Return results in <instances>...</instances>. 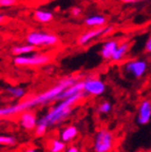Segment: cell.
<instances>
[{
  "instance_id": "7c38bea8",
  "label": "cell",
  "mask_w": 151,
  "mask_h": 152,
  "mask_svg": "<svg viewBox=\"0 0 151 152\" xmlns=\"http://www.w3.org/2000/svg\"><path fill=\"white\" fill-rule=\"evenodd\" d=\"M84 90V81L83 80H79L75 83V85L71 86V87H69L67 88L62 94L59 95V97L57 98V102H60V100H64L67 99L69 97H72L74 95L78 94V93H81Z\"/></svg>"
},
{
  "instance_id": "6da1fadb",
  "label": "cell",
  "mask_w": 151,
  "mask_h": 152,
  "mask_svg": "<svg viewBox=\"0 0 151 152\" xmlns=\"http://www.w3.org/2000/svg\"><path fill=\"white\" fill-rule=\"evenodd\" d=\"M86 96L87 95L84 92H81L74 95L72 97L60 100L52 108H50L47 111V113L43 114V116L40 117L39 123L45 125L49 129L62 125L71 116L75 104H77L80 100H83Z\"/></svg>"
},
{
  "instance_id": "52a82bcc",
  "label": "cell",
  "mask_w": 151,
  "mask_h": 152,
  "mask_svg": "<svg viewBox=\"0 0 151 152\" xmlns=\"http://www.w3.org/2000/svg\"><path fill=\"white\" fill-rule=\"evenodd\" d=\"M113 30L112 26H109V28H106V26H103V28H91L89 31L85 32L81 35L78 37L77 39V45H86L87 43H89L90 41L94 39V38L98 37V36L102 35H106L108 32H111Z\"/></svg>"
},
{
  "instance_id": "603a6c76",
  "label": "cell",
  "mask_w": 151,
  "mask_h": 152,
  "mask_svg": "<svg viewBox=\"0 0 151 152\" xmlns=\"http://www.w3.org/2000/svg\"><path fill=\"white\" fill-rule=\"evenodd\" d=\"M71 14H72V16H74V17H78L80 14H81V9H80V7H72Z\"/></svg>"
},
{
  "instance_id": "d4e9b609",
  "label": "cell",
  "mask_w": 151,
  "mask_h": 152,
  "mask_svg": "<svg viewBox=\"0 0 151 152\" xmlns=\"http://www.w3.org/2000/svg\"><path fill=\"white\" fill-rule=\"evenodd\" d=\"M65 152H79V148L74 145L69 146V147H67V149L65 150Z\"/></svg>"
},
{
  "instance_id": "7a4b0ae2",
  "label": "cell",
  "mask_w": 151,
  "mask_h": 152,
  "mask_svg": "<svg viewBox=\"0 0 151 152\" xmlns=\"http://www.w3.org/2000/svg\"><path fill=\"white\" fill-rule=\"evenodd\" d=\"M115 144V137L109 129L102 128L96 132L93 140L94 152H111Z\"/></svg>"
},
{
  "instance_id": "cb8c5ba5",
  "label": "cell",
  "mask_w": 151,
  "mask_h": 152,
  "mask_svg": "<svg viewBox=\"0 0 151 152\" xmlns=\"http://www.w3.org/2000/svg\"><path fill=\"white\" fill-rule=\"evenodd\" d=\"M145 51H146L147 53H149V54H151V35L149 36L146 43H145Z\"/></svg>"
},
{
  "instance_id": "5b68a950",
  "label": "cell",
  "mask_w": 151,
  "mask_h": 152,
  "mask_svg": "<svg viewBox=\"0 0 151 152\" xmlns=\"http://www.w3.org/2000/svg\"><path fill=\"white\" fill-rule=\"evenodd\" d=\"M84 90L86 95L91 96H100L107 90V86L104 80L96 77H88L84 79Z\"/></svg>"
},
{
  "instance_id": "44dd1931",
  "label": "cell",
  "mask_w": 151,
  "mask_h": 152,
  "mask_svg": "<svg viewBox=\"0 0 151 152\" xmlns=\"http://www.w3.org/2000/svg\"><path fill=\"white\" fill-rule=\"evenodd\" d=\"M48 130H49V128H48L45 125H43V124H41V123H38V125L36 126L34 132H35V135L37 136V137H43V136H45L48 133Z\"/></svg>"
},
{
  "instance_id": "4fadbf2b",
  "label": "cell",
  "mask_w": 151,
  "mask_h": 152,
  "mask_svg": "<svg viewBox=\"0 0 151 152\" xmlns=\"http://www.w3.org/2000/svg\"><path fill=\"white\" fill-rule=\"evenodd\" d=\"M107 23V18L103 15H92L85 19V24L90 28H103Z\"/></svg>"
},
{
  "instance_id": "d6986e66",
  "label": "cell",
  "mask_w": 151,
  "mask_h": 152,
  "mask_svg": "<svg viewBox=\"0 0 151 152\" xmlns=\"http://www.w3.org/2000/svg\"><path fill=\"white\" fill-rule=\"evenodd\" d=\"M113 109V106L109 100H104V102H100L96 107V112L99 115H107Z\"/></svg>"
},
{
  "instance_id": "ac0fdd59",
  "label": "cell",
  "mask_w": 151,
  "mask_h": 152,
  "mask_svg": "<svg viewBox=\"0 0 151 152\" xmlns=\"http://www.w3.org/2000/svg\"><path fill=\"white\" fill-rule=\"evenodd\" d=\"M5 91L13 99H22L26 96V89L22 87H7Z\"/></svg>"
},
{
  "instance_id": "7402d4cb",
  "label": "cell",
  "mask_w": 151,
  "mask_h": 152,
  "mask_svg": "<svg viewBox=\"0 0 151 152\" xmlns=\"http://www.w3.org/2000/svg\"><path fill=\"white\" fill-rule=\"evenodd\" d=\"M17 2V0H0V7H13Z\"/></svg>"
},
{
  "instance_id": "f1b7e54d",
  "label": "cell",
  "mask_w": 151,
  "mask_h": 152,
  "mask_svg": "<svg viewBox=\"0 0 151 152\" xmlns=\"http://www.w3.org/2000/svg\"><path fill=\"white\" fill-rule=\"evenodd\" d=\"M3 18H4V17H3L2 15H0V21H1V20H3Z\"/></svg>"
},
{
  "instance_id": "3957f363",
  "label": "cell",
  "mask_w": 151,
  "mask_h": 152,
  "mask_svg": "<svg viewBox=\"0 0 151 152\" xmlns=\"http://www.w3.org/2000/svg\"><path fill=\"white\" fill-rule=\"evenodd\" d=\"M26 42L33 47H52L59 43V38L56 35L45 32L33 31L26 37Z\"/></svg>"
},
{
  "instance_id": "ffe728a7",
  "label": "cell",
  "mask_w": 151,
  "mask_h": 152,
  "mask_svg": "<svg viewBox=\"0 0 151 152\" xmlns=\"http://www.w3.org/2000/svg\"><path fill=\"white\" fill-rule=\"evenodd\" d=\"M17 144L16 137L12 135H0V146H5V147H11Z\"/></svg>"
},
{
  "instance_id": "8fae6325",
  "label": "cell",
  "mask_w": 151,
  "mask_h": 152,
  "mask_svg": "<svg viewBox=\"0 0 151 152\" xmlns=\"http://www.w3.org/2000/svg\"><path fill=\"white\" fill-rule=\"evenodd\" d=\"M118 43L116 40H109L107 42H105L102 45V49H100V56L104 60H111L112 56H113L114 52L117 49Z\"/></svg>"
},
{
  "instance_id": "9c48e42d",
  "label": "cell",
  "mask_w": 151,
  "mask_h": 152,
  "mask_svg": "<svg viewBox=\"0 0 151 152\" xmlns=\"http://www.w3.org/2000/svg\"><path fill=\"white\" fill-rule=\"evenodd\" d=\"M38 123H39V118L32 110L22 112L19 116V125L21 126L22 129L26 131L35 130Z\"/></svg>"
},
{
  "instance_id": "2e32d148",
  "label": "cell",
  "mask_w": 151,
  "mask_h": 152,
  "mask_svg": "<svg viewBox=\"0 0 151 152\" xmlns=\"http://www.w3.org/2000/svg\"><path fill=\"white\" fill-rule=\"evenodd\" d=\"M34 18L41 23H48V22L52 21L53 18H54V15H53L52 12H49V11L37 10L34 12Z\"/></svg>"
},
{
  "instance_id": "5bb4252c",
  "label": "cell",
  "mask_w": 151,
  "mask_h": 152,
  "mask_svg": "<svg viewBox=\"0 0 151 152\" xmlns=\"http://www.w3.org/2000/svg\"><path fill=\"white\" fill-rule=\"evenodd\" d=\"M67 144L60 138H51L48 142V151L49 152H65Z\"/></svg>"
},
{
  "instance_id": "e0dca14e",
  "label": "cell",
  "mask_w": 151,
  "mask_h": 152,
  "mask_svg": "<svg viewBox=\"0 0 151 152\" xmlns=\"http://www.w3.org/2000/svg\"><path fill=\"white\" fill-rule=\"evenodd\" d=\"M34 50H35V47L26 43V45L13 47L12 48V54L15 55V57L23 56V55H28V54H30V53H32Z\"/></svg>"
},
{
  "instance_id": "4316f807",
  "label": "cell",
  "mask_w": 151,
  "mask_h": 152,
  "mask_svg": "<svg viewBox=\"0 0 151 152\" xmlns=\"http://www.w3.org/2000/svg\"><path fill=\"white\" fill-rule=\"evenodd\" d=\"M24 152H39L36 148L34 147H31V148H28V149L24 150Z\"/></svg>"
},
{
  "instance_id": "ba28073f",
  "label": "cell",
  "mask_w": 151,
  "mask_h": 152,
  "mask_svg": "<svg viewBox=\"0 0 151 152\" xmlns=\"http://www.w3.org/2000/svg\"><path fill=\"white\" fill-rule=\"evenodd\" d=\"M151 121V100L144 99L141 102L137 109L136 123L139 126H146Z\"/></svg>"
},
{
  "instance_id": "277c9868",
  "label": "cell",
  "mask_w": 151,
  "mask_h": 152,
  "mask_svg": "<svg viewBox=\"0 0 151 152\" xmlns=\"http://www.w3.org/2000/svg\"><path fill=\"white\" fill-rule=\"evenodd\" d=\"M51 57L45 54H32L17 56L14 58V64L19 66H43L50 62Z\"/></svg>"
},
{
  "instance_id": "8992f818",
  "label": "cell",
  "mask_w": 151,
  "mask_h": 152,
  "mask_svg": "<svg viewBox=\"0 0 151 152\" xmlns=\"http://www.w3.org/2000/svg\"><path fill=\"white\" fill-rule=\"evenodd\" d=\"M124 71L133 78H142L148 71V62L144 59H132L124 64Z\"/></svg>"
},
{
  "instance_id": "83f0119b",
  "label": "cell",
  "mask_w": 151,
  "mask_h": 152,
  "mask_svg": "<svg viewBox=\"0 0 151 152\" xmlns=\"http://www.w3.org/2000/svg\"><path fill=\"white\" fill-rule=\"evenodd\" d=\"M0 117H2V107H0Z\"/></svg>"
},
{
  "instance_id": "9a60e30c",
  "label": "cell",
  "mask_w": 151,
  "mask_h": 152,
  "mask_svg": "<svg viewBox=\"0 0 151 152\" xmlns=\"http://www.w3.org/2000/svg\"><path fill=\"white\" fill-rule=\"evenodd\" d=\"M129 49L130 42H123L122 45H118L117 49L114 52L111 60L112 61H120V60H123L126 55H127V53L129 52Z\"/></svg>"
},
{
  "instance_id": "30bf717a",
  "label": "cell",
  "mask_w": 151,
  "mask_h": 152,
  "mask_svg": "<svg viewBox=\"0 0 151 152\" xmlns=\"http://www.w3.org/2000/svg\"><path fill=\"white\" fill-rule=\"evenodd\" d=\"M78 128L75 125H68L64 127L59 132V138L64 142H71L78 136Z\"/></svg>"
},
{
  "instance_id": "484cf974",
  "label": "cell",
  "mask_w": 151,
  "mask_h": 152,
  "mask_svg": "<svg viewBox=\"0 0 151 152\" xmlns=\"http://www.w3.org/2000/svg\"><path fill=\"white\" fill-rule=\"evenodd\" d=\"M124 3H134V2H139V1H143V0H122Z\"/></svg>"
}]
</instances>
